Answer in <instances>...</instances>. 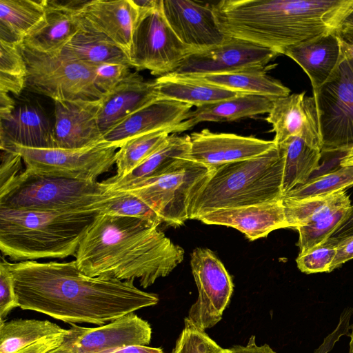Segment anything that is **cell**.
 Masks as SVG:
<instances>
[{"instance_id": "1", "label": "cell", "mask_w": 353, "mask_h": 353, "mask_svg": "<svg viewBox=\"0 0 353 353\" xmlns=\"http://www.w3.org/2000/svg\"><path fill=\"white\" fill-rule=\"evenodd\" d=\"M15 294L22 310L43 313L70 324L102 325L159 302L133 281L88 276L75 260L10 263Z\"/></svg>"}, {"instance_id": "2", "label": "cell", "mask_w": 353, "mask_h": 353, "mask_svg": "<svg viewBox=\"0 0 353 353\" xmlns=\"http://www.w3.org/2000/svg\"><path fill=\"white\" fill-rule=\"evenodd\" d=\"M158 227L139 218L100 213L74 255L79 270L92 277L152 285L170 274L185 254Z\"/></svg>"}, {"instance_id": "3", "label": "cell", "mask_w": 353, "mask_h": 353, "mask_svg": "<svg viewBox=\"0 0 353 353\" xmlns=\"http://www.w3.org/2000/svg\"><path fill=\"white\" fill-rule=\"evenodd\" d=\"M219 30L278 52L339 28L353 0H223L211 4Z\"/></svg>"}, {"instance_id": "4", "label": "cell", "mask_w": 353, "mask_h": 353, "mask_svg": "<svg viewBox=\"0 0 353 353\" xmlns=\"http://www.w3.org/2000/svg\"><path fill=\"white\" fill-rule=\"evenodd\" d=\"M100 213L0 207L1 252L17 262L74 256Z\"/></svg>"}, {"instance_id": "5", "label": "cell", "mask_w": 353, "mask_h": 353, "mask_svg": "<svg viewBox=\"0 0 353 353\" xmlns=\"http://www.w3.org/2000/svg\"><path fill=\"white\" fill-rule=\"evenodd\" d=\"M283 167L277 145L259 156L215 167L194 200L190 219L219 209L281 200Z\"/></svg>"}, {"instance_id": "6", "label": "cell", "mask_w": 353, "mask_h": 353, "mask_svg": "<svg viewBox=\"0 0 353 353\" xmlns=\"http://www.w3.org/2000/svg\"><path fill=\"white\" fill-rule=\"evenodd\" d=\"M115 194L102 181L70 179L25 170L0 188V207L83 212L102 210Z\"/></svg>"}, {"instance_id": "7", "label": "cell", "mask_w": 353, "mask_h": 353, "mask_svg": "<svg viewBox=\"0 0 353 353\" xmlns=\"http://www.w3.org/2000/svg\"><path fill=\"white\" fill-rule=\"evenodd\" d=\"M18 46L26 65V88L29 91L54 101H94L104 97L95 84L92 64L37 52L22 43Z\"/></svg>"}, {"instance_id": "8", "label": "cell", "mask_w": 353, "mask_h": 353, "mask_svg": "<svg viewBox=\"0 0 353 353\" xmlns=\"http://www.w3.org/2000/svg\"><path fill=\"white\" fill-rule=\"evenodd\" d=\"M214 168L188 160L169 174L116 190L134 194L148 204L163 222L178 227L190 219L194 200Z\"/></svg>"}, {"instance_id": "9", "label": "cell", "mask_w": 353, "mask_h": 353, "mask_svg": "<svg viewBox=\"0 0 353 353\" xmlns=\"http://www.w3.org/2000/svg\"><path fill=\"white\" fill-rule=\"evenodd\" d=\"M322 139L321 152L353 148V70L343 57L330 78L316 91Z\"/></svg>"}, {"instance_id": "10", "label": "cell", "mask_w": 353, "mask_h": 353, "mask_svg": "<svg viewBox=\"0 0 353 353\" xmlns=\"http://www.w3.org/2000/svg\"><path fill=\"white\" fill-rule=\"evenodd\" d=\"M139 10L130 52L132 68L160 77L173 72L193 52L171 29L163 14L162 3L157 8Z\"/></svg>"}, {"instance_id": "11", "label": "cell", "mask_w": 353, "mask_h": 353, "mask_svg": "<svg viewBox=\"0 0 353 353\" xmlns=\"http://www.w3.org/2000/svg\"><path fill=\"white\" fill-rule=\"evenodd\" d=\"M119 145L104 142L83 149L30 148L6 147L19 153L26 169L39 173L70 179L96 181L115 164Z\"/></svg>"}, {"instance_id": "12", "label": "cell", "mask_w": 353, "mask_h": 353, "mask_svg": "<svg viewBox=\"0 0 353 353\" xmlns=\"http://www.w3.org/2000/svg\"><path fill=\"white\" fill-rule=\"evenodd\" d=\"M190 265L199 294L187 318L196 327L205 330L222 319L234 284L224 265L208 248L194 249L190 255Z\"/></svg>"}, {"instance_id": "13", "label": "cell", "mask_w": 353, "mask_h": 353, "mask_svg": "<svg viewBox=\"0 0 353 353\" xmlns=\"http://www.w3.org/2000/svg\"><path fill=\"white\" fill-rule=\"evenodd\" d=\"M278 52L252 42L228 37L221 44L193 52L171 74L203 75L228 73L254 69H272L270 62Z\"/></svg>"}, {"instance_id": "14", "label": "cell", "mask_w": 353, "mask_h": 353, "mask_svg": "<svg viewBox=\"0 0 353 353\" xmlns=\"http://www.w3.org/2000/svg\"><path fill=\"white\" fill-rule=\"evenodd\" d=\"M162 12L176 37L193 52L219 46L228 38L217 26L211 4L162 0Z\"/></svg>"}, {"instance_id": "15", "label": "cell", "mask_w": 353, "mask_h": 353, "mask_svg": "<svg viewBox=\"0 0 353 353\" xmlns=\"http://www.w3.org/2000/svg\"><path fill=\"white\" fill-rule=\"evenodd\" d=\"M101 99L54 101V148L77 150L105 142L98 121Z\"/></svg>"}, {"instance_id": "16", "label": "cell", "mask_w": 353, "mask_h": 353, "mask_svg": "<svg viewBox=\"0 0 353 353\" xmlns=\"http://www.w3.org/2000/svg\"><path fill=\"white\" fill-rule=\"evenodd\" d=\"M265 119L272 126L276 145L291 137H299L322 149L318 110L313 96L307 97L303 92L276 98Z\"/></svg>"}, {"instance_id": "17", "label": "cell", "mask_w": 353, "mask_h": 353, "mask_svg": "<svg viewBox=\"0 0 353 353\" xmlns=\"http://www.w3.org/2000/svg\"><path fill=\"white\" fill-rule=\"evenodd\" d=\"M188 159L215 168L253 158L276 146L274 141L230 133H216L208 129L192 133Z\"/></svg>"}, {"instance_id": "18", "label": "cell", "mask_w": 353, "mask_h": 353, "mask_svg": "<svg viewBox=\"0 0 353 353\" xmlns=\"http://www.w3.org/2000/svg\"><path fill=\"white\" fill-rule=\"evenodd\" d=\"M75 15L81 28L106 36L130 57L133 34L140 16L133 0L85 1Z\"/></svg>"}, {"instance_id": "19", "label": "cell", "mask_w": 353, "mask_h": 353, "mask_svg": "<svg viewBox=\"0 0 353 353\" xmlns=\"http://www.w3.org/2000/svg\"><path fill=\"white\" fill-rule=\"evenodd\" d=\"M13 145L54 148L53 122L39 103H16L10 114L0 118V148Z\"/></svg>"}, {"instance_id": "20", "label": "cell", "mask_w": 353, "mask_h": 353, "mask_svg": "<svg viewBox=\"0 0 353 353\" xmlns=\"http://www.w3.org/2000/svg\"><path fill=\"white\" fill-rule=\"evenodd\" d=\"M151 337L150 323L131 312L97 327H81L75 347L77 353H101L130 345H148Z\"/></svg>"}, {"instance_id": "21", "label": "cell", "mask_w": 353, "mask_h": 353, "mask_svg": "<svg viewBox=\"0 0 353 353\" xmlns=\"http://www.w3.org/2000/svg\"><path fill=\"white\" fill-rule=\"evenodd\" d=\"M192 106L179 101L159 99L128 116L106 132L105 142L121 145L127 140L152 132L185 125Z\"/></svg>"}, {"instance_id": "22", "label": "cell", "mask_w": 353, "mask_h": 353, "mask_svg": "<svg viewBox=\"0 0 353 353\" xmlns=\"http://www.w3.org/2000/svg\"><path fill=\"white\" fill-rule=\"evenodd\" d=\"M85 1L46 0L43 19L21 42L30 49L46 54H59L81 29L75 15Z\"/></svg>"}, {"instance_id": "23", "label": "cell", "mask_w": 353, "mask_h": 353, "mask_svg": "<svg viewBox=\"0 0 353 353\" xmlns=\"http://www.w3.org/2000/svg\"><path fill=\"white\" fill-rule=\"evenodd\" d=\"M207 225L233 228L250 241L267 236L272 231L288 228L282 199L274 202L224 208L198 219Z\"/></svg>"}, {"instance_id": "24", "label": "cell", "mask_w": 353, "mask_h": 353, "mask_svg": "<svg viewBox=\"0 0 353 353\" xmlns=\"http://www.w3.org/2000/svg\"><path fill=\"white\" fill-rule=\"evenodd\" d=\"M155 81L136 72L125 78L101 99L98 121L104 134L130 114L159 99Z\"/></svg>"}, {"instance_id": "25", "label": "cell", "mask_w": 353, "mask_h": 353, "mask_svg": "<svg viewBox=\"0 0 353 353\" xmlns=\"http://www.w3.org/2000/svg\"><path fill=\"white\" fill-rule=\"evenodd\" d=\"M296 62L309 77L313 92L332 75L342 57V50L335 30L317 36L280 51Z\"/></svg>"}, {"instance_id": "26", "label": "cell", "mask_w": 353, "mask_h": 353, "mask_svg": "<svg viewBox=\"0 0 353 353\" xmlns=\"http://www.w3.org/2000/svg\"><path fill=\"white\" fill-rule=\"evenodd\" d=\"M190 135L171 134L166 142L125 176L103 181L110 190L132 186L169 174L188 159Z\"/></svg>"}, {"instance_id": "27", "label": "cell", "mask_w": 353, "mask_h": 353, "mask_svg": "<svg viewBox=\"0 0 353 353\" xmlns=\"http://www.w3.org/2000/svg\"><path fill=\"white\" fill-rule=\"evenodd\" d=\"M274 97L252 94L238 96L218 103L196 108L185 121L188 130L199 123L234 121L269 113Z\"/></svg>"}, {"instance_id": "28", "label": "cell", "mask_w": 353, "mask_h": 353, "mask_svg": "<svg viewBox=\"0 0 353 353\" xmlns=\"http://www.w3.org/2000/svg\"><path fill=\"white\" fill-rule=\"evenodd\" d=\"M154 81L159 99L174 100L196 108L218 103L241 94L171 73L161 76Z\"/></svg>"}, {"instance_id": "29", "label": "cell", "mask_w": 353, "mask_h": 353, "mask_svg": "<svg viewBox=\"0 0 353 353\" xmlns=\"http://www.w3.org/2000/svg\"><path fill=\"white\" fill-rule=\"evenodd\" d=\"M59 54L70 60L90 64L116 63L132 68L127 52L106 36L83 28L66 43Z\"/></svg>"}, {"instance_id": "30", "label": "cell", "mask_w": 353, "mask_h": 353, "mask_svg": "<svg viewBox=\"0 0 353 353\" xmlns=\"http://www.w3.org/2000/svg\"><path fill=\"white\" fill-rule=\"evenodd\" d=\"M269 70L254 69L221 74L180 76L202 81L239 93L274 98L289 95L290 90L280 81L268 75L267 72Z\"/></svg>"}, {"instance_id": "31", "label": "cell", "mask_w": 353, "mask_h": 353, "mask_svg": "<svg viewBox=\"0 0 353 353\" xmlns=\"http://www.w3.org/2000/svg\"><path fill=\"white\" fill-rule=\"evenodd\" d=\"M277 147L284 157L283 196L310 179L312 174L319 167L322 152L299 137H291Z\"/></svg>"}, {"instance_id": "32", "label": "cell", "mask_w": 353, "mask_h": 353, "mask_svg": "<svg viewBox=\"0 0 353 353\" xmlns=\"http://www.w3.org/2000/svg\"><path fill=\"white\" fill-rule=\"evenodd\" d=\"M46 0H0V41L19 44L43 19Z\"/></svg>"}, {"instance_id": "33", "label": "cell", "mask_w": 353, "mask_h": 353, "mask_svg": "<svg viewBox=\"0 0 353 353\" xmlns=\"http://www.w3.org/2000/svg\"><path fill=\"white\" fill-rule=\"evenodd\" d=\"M49 321L14 319L0 323V353H17L43 339L68 334Z\"/></svg>"}, {"instance_id": "34", "label": "cell", "mask_w": 353, "mask_h": 353, "mask_svg": "<svg viewBox=\"0 0 353 353\" xmlns=\"http://www.w3.org/2000/svg\"><path fill=\"white\" fill-rule=\"evenodd\" d=\"M185 130L188 128L185 123L181 127L160 130L125 141L117 152V174L113 177L119 179L125 176L159 149L171 134Z\"/></svg>"}, {"instance_id": "35", "label": "cell", "mask_w": 353, "mask_h": 353, "mask_svg": "<svg viewBox=\"0 0 353 353\" xmlns=\"http://www.w3.org/2000/svg\"><path fill=\"white\" fill-rule=\"evenodd\" d=\"M349 203V196L344 190L328 195L303 199H282L288 226L296 229L312 223Z\"/></svg>"}, {"instance_id": "36", "label": "cell", "mask_w": 353, "mask_h": 353, "mask_svg": "<svg viewBox=\"0 0 353 353\" xmlns=\"http://www.w3.org/2000/svg\"><path fill=\"white\" fill-rule=\"evenodd\" d=\"M353 185V165L339 168L310 179L305 184L292 190L282 199H303L335 193Z\"/></svg>"}, {"instance_id": "37", "label": "cell", "mask_w": 353, "mask_h": 353, "mask_svg": "<svg viewBox=\"0 0 353 353\" xmlns=\"http://www.w3.org/2000/svg\"><path fill=\"white\" fill-rule=\"evenodd\" d=\"M352 212V206L349 203L312 223L297 228L299 234V254H304L330 238L336 229L348 219Z\"/></svg>"}, {"instance_id": "38", "label": "cell", "mask_w": 353, "mask_h": 353, "mask_svg": "<svg viewBox=\"0 0 353 353\" xmlns=\"http://www.w3.org/2000/svg\"><path fill=\"white\" fill-rule=\"evenodd\" d=\"M18 45L0 41V91L16 96L26 88L27 74Z\"/></svg>"}, {"instance_id": "39", "label": "cell", "mask_w": 353, "mask_h": 353, "mask_svg": "<svg viewBox=\"0 0 353 353\" xmlns=\"http://www.w3.org/2000/svg\"><path fill=\"white\" fill-rule=\"evenodd\" d=\"M114 191L115 194L108 201L101 213L139 218L158 225L163 223L158 214L137 196L128 192Z\"/></svg>"}, {"instance_id": "40", "label": "cell", "mask_w": 353, "mask_h": 353, "mask_svg": "<svg viewBox=\"0 0 353 353\" xmlns=\"http://www.w3.org/2000/svg\"><path fill=\"white\" fill-rule=\"evenodd\" d=\"M172 353H230V350L221 347L205 330L196 327L185 317L184 327Z\"/></svg>"}, {"instance_id": "41", "label": "cell", "mask_w": 353, "mask_h": 353, "mask_svg": "<svg viewBox=\"0 0 353 353\" xmlns=\"http://www.w3.org/2000/svg\"><path fill=\"white\" fill-rule=\"evenodd\" d=\"M339 241L330 237L304 254H299L296 259L298 268L305 274L330 272Z\"/></svg>"}, {"instance_id": "42", "label": "cell", "mask_w": 353, "mask_h": 353, "mask_svg": "<svg viewBox=\"0 0 353 353\" xmlns=\"http://www.w3.org/2000/svg\"><path fill=\"white\" fill-rule=\"evenodd\" d=\"M92 65L95 84L104 94L114 90L131 72V67L122 63H105Z\"/></svg>"}, {"instance_id": "43", "label": "cell", "mask_w": 353, "mask_h": 353, "mask_svg": "<svg viewBox=\"0 0 353 353\" xmlns=\"http://www.w3.org/2000/svg\"><path fill=\"white\" fill-rule=\"evenodd\" d=\"M19 307L14 292L13 278L9 268V262L3 256L0 261V323L14 307Z\"/></svg>"}, {"instance_id": "44", "label": "cell", "mask_w": 353, "mask_h": 353, "mask_svg": "<svg viewBox=\"0 0 353 353\" xmlns=\"http://www.w3.org/2000/svg\"><path fill=\"white\" fill-rule=\"evenodd\" d=\"M353 313V308L344 309L340 315L339 322L334 330L326 336L321 344L314 350V353H328L341 336L349 334L350 329V321Z\"/></svg>"}, {"instance_id": "45", "label": "cell", "mask_w": 353, "mask_h": 353, "mask_svg": "<svg viewBox=\"0 0 353 353\" xmlns=\"http://www.w3.org/2000/svg\"><path fill=\"white\" fill-rule=\"evenodd\" d=\"M21 156L10 149L1 150L0 188H3L20 172Z\"/></svg>"}, {"instance_id": "46", "label": "cell", "mask_w": 353, "mask_h": 353, "mask_svg": "<svg viewBox=\"0 0 353 353\" xmlns=\"http://www.w3.org/2000/svg\"><path fill=\"white\" fill-rule=\"evenodd\" d=\"M68 334H59L43 339L24 347L17 353H47L50 350L59 346Z\"/></svg>"}, {"instance_id": "47", "label": "cell", "mask_w": 353, "mask_h": 353, "mask_svg": "<svg viewBox=\"0 0 353 353\" xmlns=\"http://www.w3.org/2000/svg\"><path fill=\"white\" fill-rule=\"evenodd\" d=\"M352 259H353V235L339 241L336 255L331 264L330 272Z\"/></svg>"}, {"instance_id": "48", "label": "cell", "mask_w": 353, "mask_h": 353, "mask_svg": "<svg viewBox=\"0 0 353 353\" xmlns=\"http://www.w3.org/2000/svg\"><path fill=\"white\" fill-rule=\"evenodd\" d=\"M342 54L353 70V28L339 27L335 30Z\"/></svg>"}, {"instance_id": "49", "label": "cell", "mask_w": 353, "mask_h": 353, "mask_svg": "<svg viewBox=\"0 0 353 353\" xmlns=\"http://www.w3.org/2000/svg\"><path fill=\"white\" fill-rule=\"evenodd\" d=\"M70 333L65 336L63 342L47 353H77L75 343L81 332V326L71 324Z\"/></svg>"}, {"instance_id": "50", "label": "cell", "mask_w": 353, "mask_h": 353, "mask_svg": "<svg viewBox=\"0 0 353 353\" xmlns=\"http://www.w3.org/2000/svg\"><path fill=\"white\" fill-rule=\"evenodd\" d=\"M230 350V353H277L268 344L257 345L254 335L250 337L245 345H234Z\"/></svg>"}, {"instance_id": "51", "label": "cell", "mask_w": 353, "mask_h": 353, "mask_svg": "<svg viewBox=\"0 0 353 353\" xmlns=\"http://www.w3.org/2000/svg\"><path fill=\"white\" fill-rule=\"evenodd\" d=\"M101 353H164L161 348L147 345H130Z\"/></svg>"}, {"instance_id": "52", "label": "cell", "mask_w": 353, "mask_h": 353, "mask_svg": "<svg viewBox=\"0 0 353 353\" xmlns=\"http://www.w3.org/2000/svg\"><path fill=\"white\" fill-rule=\"evenodd\" d=\"M16 103L10 94L0 91V118L10 114L15 108Z\"/></svg>"}, {"instance_id": "53", "label": "cell", "mask_w": 353, "mask_h": 353, "mask_svg": "<svg viewBox=\"0 0 353 353\" xmlns=\"http://www.w3.org/2000/svg\"><path fill=\"white\" fill-rule=\"evenodd\" d=\"M340 27L353 28V8L345 16Z\"/></svg>"}, {"instance_id": "54", "label": "cell", "mask_w": 353, "mask_h": 353, "mask_svg": "<svg viewBox=\"0 0 353 353\" xmlns=\"http://www.w3.org/2000/svg\"><path fill=\"white\" fill-rule=\"evenodd\" d=\"M340 165H353V148L347 152L346 154L341 159Z\"/></svg>"}, {"instance_id": "55", "label": "cell", "mask_w": 353, "mask_h": 353, "mask_svg": "<svg viewBox=\"0 0 353 353\" xmlns=\"http://www.w3.org/2000/svg\"><path fill=\"white\" fill-rule=\"evenodd\" d=\"M351 332L349 334L350 341L349 344V353H353V324L350 326Z\"/></svg>"}]
</instances>
